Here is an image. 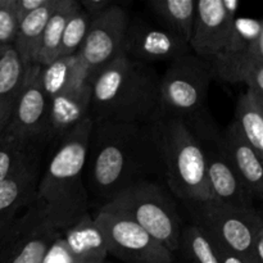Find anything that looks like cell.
Masks as SVG:
<instances>
[{
    "mask_svg": "<svg viewBox=\"0 0 263 263\" xmlns=\"http://www.w3.org/2000/svg\"><path fill=\"white\" fill-rule=\"evenodd\" d=\"M43 263H74L68 248H67L66 241L62 236V231L49 248Z\"/></svg>",
    "mask_w": 263,
    "mask_h": 263,
    "instance_id": "30",
    "label": "cell"
},
{
    "mask_svg": "<svg viewBox=\"0 0 263 263\" xmlns=\"http://www.w3.org/2000/svg\"><path fill=\"white\" fill-rule=\"evenodd\" d=\"M246 84L247 90L251 91L263 104V63L249 62L243 64L234 76L231 84Z\"/></svg>",
    "mask_w": 263,
    "mask_h": 263,
    "instance_id": "29",
    "label": "cell"
},
{
    "mask_svg": "<svg viewBox=\"0 0 263 263\" xmlns=\"http://www.w3.org/2000/svg\"><path fill=\"white\" fill-rule=\"evenodd\" d=\"M40 85L49 100L62 92L81 87L90 81V72L79 54L58 57L39 69Z\"/></svg>",
    "mask_w": 263,
    "mask_h": 263,
    "instance_id": "19",
    "label": "cell"
},
{
    "mask_svg": "<svg viewBox=\"0 0 263 263\" xmlns=\"http://www.w3.org/2000/svg\"><path fill=\"white\" fill-rule=\"evenodd\" d=\"M175 257L182 263H220L215 244L192 222L184 225Z\"/></svg>",
    "mask_w": 263,
    "mask_h": 263,
    "instance_id": "25",
    "label": "cell"
},
{
    "mask_svg": "<svg viewBox=\"0 0 263 263\" xmlns=\"http://www.w3.org/2000/svg\"><path fill=\"white\" fill-rule=\"evenodd\" d=\"M146 7L159 26L190 43L197 18V0H151Z\"/></svg>",
    "mask_w": 263,
    "mask_h": 263,
    "instance_id": "22",
    "label": "cell"
},
{
    "mask_svg": "<svg viewBox=\"0 0 263 263\" xmlns=\"http://www.w3.org/2000/svg\"><path fill=\"white\" fill-rule=\"evenodd\" d=\"M14 3L18 18L21 20L28 13H32L35 10L46 7L50 3V0H14Z\"/></svg>",
    "mask_w": 263,
    "mask_h": 263,
    "instance_id": "32",
    "label": "cell"
},
{
    "mask_svg": "<svg viewBox=\"0 0 263 263\" xmlns=\"http://www.w3.org/2000/svg\"><path fill=\"white\" fill-rule=\"evenodd\" d=\"M61 231L36 197L0 240V263H43Z\"/></svg>",
    "mask_w": 263,
    "mask_h": 263,
    "instance_id": "8",
    "label": "cell"
},
{
    "mask_svg": "<svg viewBox=\"0 0 263 263\" xmlns=\"http://www.w3.org/2000/svg\"><path fill=\"white\" fill-rule=\"evenodd\" d=\"M90 81L79 89L62 92L49 100L48 146L77 127L82 121L90 118Z\"/></svg>",
    "mask_w": 263,
    "mask_h": 263,
    "instance_id": "17",
    "label": "cell"
},
{
    "mask_svg": "<svg viewBox=\"0 0 263 263\" xmlns=\"http://www.w3.org/2000/svg\"><path fill=\"white\" fill-rule=\"evenodd\" d=\"M91 128L92 120L86 118L46 148L50 152L41 168L37 199L61 230L90 212L85 167Z\"/></svg>",
    "mask_w": 263,
    "mask_h": 263,
    "instance_id": "3",
    "label": "cell"
},
{
    "mask_svg": "<svg viewBox=\"0 0 263 263\" xmlns=\"http://www.w3.org/2000/svg\"><path fill=\"white\" fill-rule=\"evenodd\" d=\"M25 82V69L14 46L0 53V135L7 127Z\"/></svg>",
    "mask_w": 263,
    "mask_h": 263,
    "instance_id": "20",
    "label": "cell"
},
{
    "mask_svg": "<svg viewBox=\"0 0 263 263\" xmlns=\"http://www.w3.org/2000/svg\"><path fill=\"white\" fill-rule=\"evenodd\" d=\"M213 80L212 67L193 53L170 63L159 82L156 118H179L199 139L217 134L221 130L207 108Z\"/></svg>",
    "mask_w": 263,
    "mask_h": 263,
    "instance_id": "5",
    "label": "cell"
},
{
    "mask_svg": "<svg viewBox=\"0 0 263 263\" xmlns=\"http://www.w3.org/2000/svg\"><path fill=\"white\" fill-rule=\"evenodd\" d=\"M79 8L77 0H58L44 30L39 46L36 64L46 66L59 57L62 36L67 22Z\"/></svg>",
    "mask_w": 263,
    "mask_h": 263,
    "instance_id": "23",
    "label": "cell"
},
{
    "mask_svg": "<svg viewBox=\"0 0 263 263\" xmlns=\"http://www.w3.org/2000/svg\"><path fill=\"white\" fill-rule=\"evenodd\" d=\"M91 18L81 9V7L74 10L73 14L67 22L64 28L63 36H62L61 49H59V57H71L79 54L87 32H89Z\"/></svg>",
    "mask_w": 263,
    "mask_h": 263,
    "instance_id": "26",
    "label": "cell"
},
{
    "mask_svg": "<svg viewBox=\"0 0 263 263\" xmlns=\"http://www.w3.org/2000/svg\"><path fill=\"white\" fill-rule=\"evenodd\" d=\"M74 263H104L108 251L104 235L90 212L62 230Z\"/></svg>",
    "mask_w": 263,
    "mask_h": 263,
    "instance_id": "18",
    "label": "cell"
},
{
    "mask_svg": "<svg viewBox=\"0 0 263 263\" xmlns=\"http://www.w3.org/2000/svg\"><path fill=\"white\" fill-rule=\"evenodd\" d=\"M37 146H30L12 136L0 135V185L12 176L13 172L25 162ZM46 151V149H45Z\"/></svg>",
    "mask_w": 263,
    "mask_h": 263,
    "instance_id": "27",
    "label": "cell"
},
{
    "mask_svg": "<svg viewBox=\"0 0 263 263\" xmlns=\"http://www.w3.org/2000/svg\"><path fill=\"white\" fill-rule=\"evenodd\" d=\"M221 144L252 199L263 200L262 157L241 136L234 122L221 131Z\"/></svg>",
    "mask_w": 263,
    "mask_h": 263,
    "instance_id": "16",
    "label": "cell"
},
{
    "mask_svg": "<svg viewBox=\"0 0 263 263\" xmlns=\"http://www.w3.org/2000/svg\"><path fill=\"white\" fill-rule=\"evenodd\" d=\"M104 263H109V262H107V261H105V262H104Z\"/></svg>",
    "mask_w": 263,
    "mask_h": 263,
    "instance_id": "36",
    "label": "cell"
},
{
    "mask_svg": "<svg viewBox=\"0 0 263 263\" xmlns=\"http://www.w3.org/2000/svg\"><path fill=\"white\" fill-rule=\"evenodd\" d=\"M192 53L190 45L175 33L140 17H130L123 55L133 61L152 66L153 63H172Z\"/></svg>",
    "mask_w": 263,
    "mask_h": 263,
    "instance_id": "13",
    "label": "cell"
},
{
    "mask_svg": "<svg viewBox=\"0 0 263 263\" xmlns=\"http://www.w3.org/2000/svg\"><path fill=\"white\" fill-rule=\"evenodd\" d=\"M192 223L200 229L213 244L238 254L248 263H258L254 240L263 225V215L256 208L235 210L212 202L184 204Z\"/></svg>",
    "mask_w": 263,
    "mask_h": 263,
    "instance_id": "7",
    "label": "cell"
},
{
    "mask_svg": "<svg viewBox=\"0 0 263 263\" xmlns=\"http://www.w3.org/2000/svg\"><path fill=\"white\" fill-rule=\"evenodd\" d=\"M254 256L258 263H263V225L258 230L254 240Z\"/></svg>",
    "mask_w": 263,
    "mask_h": 263,
    "instance_id": "35",
    "label": "cell"
},
{
    "mask_svg": "<svg viewBox=\"0 0 263 263\" xmlns=\"http://www.w3.org/2000/svg\"><path fill=\"white\" fill-rule=\"evenodd\" d=\"M130 14L120 4H113L99 17L94 18L79 51L86 64L90 79L99 69L123 54Z\"/></svg>",
    "mask_w": 263,
    "mask_h": 263,
    "instance_id": "12",
    "label": "cell"
},
{
    "mask_svg": "<svg viewBox=\"0 0 263 263\" xmlns=\"http://www.w3.org/2000/svg\"><path fill=\"white\" fill-rule=\"evenodd\" d=\"M94 217L104 235L108 256L125 263H176L168 248L131 218L102 210Z\"/></svg>",
    "mask_w": 263,
    "mask_h": 263,
    "instance_id": "9",
    "label": "cell"
},
{
    "mask_svg": "<svg viewBox=\"0 0 263 263\" xmlns=\"http://www.w3.org/2000/svg\"><path fill=\"white\" fill-rule=\"evenodd\" d=\"M174 195L153 180L138 182L98 210L131 218L172 253L179 248L184 223Z\"/></svg>",
    "mask_w": 263,
    "mask_h": 263,
    "instance_id": "6",
    "label": "cell"
},
{
    "mask_svg": "<svg viewBox=\"0 0 263 263\" xmlns=\"http://www.w3.org/2000/svg\"><path fill=\"white\" fill-rule=\"evenodd\" d=\"M159 82L153 67L122 54L90 79V118L92 122H153L158 112Z\"/></svg>",
    "mask_w": 263,
    "mask_h": 263,
    "instance_id": "2",
    "label": "cell"
},
{
    "mask_svg": "<svg viewBox=\"0 0 263 263\" xmlns=\"http://www.w3.org/2000/svg\"><path fill=\"white\" fill-rule=\"evenodd\" d=\"M239 7L238 0H197L190 50L211 67L222 61L230 48Z\"/></svg>",
    "mask_w": 263,
    "mask_h": 263,
    "instance_id": "10",
    "label": "cell"
},
{
    "mask_svg": "<svg viewBox=\"0 0 263 263\" xmlns=\"http://www.w3.org/2000/svg\"><path fill=\"white\" fill-rule=\"evenodd\" d=\"M213 243V241H212ZM216 249H217L218 258H220V263H248L244 258H241L238 254L233 253V252L228 251L225 248H221V247L216 246Z\"/></svg>",
    "mask_w": 263,
    "mask_h": 263,
    "instance_id": "34",
    "label": "cell"
},
{
    "mask_svg": "<svg viewBox=\"0 0 263 263\" xmlns=\"http://www.w3.org/2000/svg\"><path fill=\"white\" fill-rule=\"evenodd\" d=\"M262 20H263V18H262ZM249 62H261V63H263V25H262V30H261V33H259L258 39H257L256 43L253 44V46H252V49H251V51H249L248 57H247L246 61H244L243 63H241L240 66H239V68H240V67L243 66V64L249 63ZM238 69H236V71H235V73H236V72H238ZM235 73H234L233 77H231L230 84H231V81H233V79H234V76H235Z\"/></svg>",
    "mask_w": 263,
    "mask_h": 263,
    "instance_id": "33",
    "label": "cell"
},
{
    "mask_svg": "<svg viewBox=\"0 0 263 263\" xmlns=\"http://www.w3.org/2000/svg\"><path fill=\"white\" fill-rule=\"evenodd\" d=\"M200 141L205 152L210 202L235 210L254 208V200L247 192L246 186L225 154L221 144V131Z\"/></svg>",
    "mask_w": 263,
    "mask_h": 263,
    "instance_id": "14",
    "label": "cell"
},
{
    "mask_svg": "<svg viewBox=\"0 0 263 263\" xmlns=\"http://www.w3.org/2000/svg\"><path fill=\"white\" fill-rule=\"evenodd\" d=\"M40 66L25 72V82L17 104L2 135L12 136L23 144L37 148H48L49 99L39 79Z\"/></svg>",
    "mask_w": 263,
    "mask_h": 263,
    "instance_id": "11",
    "label": "cell"
},
{
    "mask_svg": "<svg viewBox=\"0 0 263 263\" xmlns=\"http://www.w3.org/2000/svg\"><path fill=\"white\" fill-rule=\"evenodd\" d=\"M57 2L58 0H50L46 7L28 13L18 22L17 35L13 46L20 57L25 72H27L31 67L36 66V57L41 37Z\"/></svg>",
    "mask_w": 263,
    "mask_h": 263,
    "instance_id": "21",
    "label": "cell"
},
{
    "mask_svg": "<svg viewBox=\"0 0 263 263\" xmlns=\"http://www.w3.org/2000/svg\"><path fill=\"white\" fill-rule=\"evenodd\" d=\"M162 166V177L182 204L210 202L205 152L200 139L179 118L152 122Z\"/></svg>",
    "mask_w": 263,
    "mask_h": 263,
    "instance_id": "4",
    "label": "cell"
},
{
    "mask_svg": "<svg viewBox=\"0 0 263 263\" xmlns=\"http://www.w3.org/2000/svg\"><path fill=\"white\" fill-rule=\"evenodd\" d=\"M154 175L162 176V166L152 122H92L85 181L98 208Z\"/></svg>",
    "mask_w": 263,
    "mask_h": 263,
    "instance_id": "1",
    "label": "cell"
},
{
    "mask_svg": "<svg viewBox=\"0 0 263 263\" xmlns=\"http://www.w3.org/2000/svg\"><path fill=\"white\" fill-rule=\"evenodd\" d=\"M81 7V9L89 15L91 20L99 17L102 13H104L108 8L112 7L115 3L110 0H77Z\"/></svg>",
    "mask_w": 263,
    "mask_h": 263,
    "instance_id": "31",
    "label": "cell"
},
{
    "mask_svg": "<svg viewBox=\"0 0 263 263\" xmlns=\"http://www.w3.org/2000/svg\"><path fill=\"white\" fill-rule=\"evenodd\" d=\"M18 22L14 0H0V53L14 44Z\"/></svg>",
    "mask_w": 263,
    "mask_h": 263,
    "instance_id": "28",
    "label": "cell"
},
{
    "mask_svg": "<svg viewBox=\"0 0 263 263\" xmlns=\"http://www.w3.org/2000/svg\"><path fill=\"white\" fill-rule=\"evenodd\" d=\"M233 122L249 145L263 158V104L248 90L236 102Z\"/></svg>",
    "mask_w": 263,
    "mask_h": 263,
    "instance_id": "24",
    "label": "cell"
},
{
    "mask_svg": "<svg viewBox=\"0 0 263 263\" xmlns=\"http://www.w3.org/2000/svg\"><path fill=\"white\" fill-rule=\"evenodd\" d=\"M45 149H36L0 185V240L21 213L37 197V185Z\"/></svg>",
    "mask_w": 263,
    "mask_h": 263,
    "instance_id": "15",
    "label": "cell"
}]
</instances>
